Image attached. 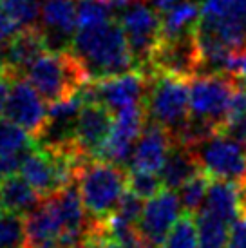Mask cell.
Here are the masks:
<instances>
[{
    "label": "cell",
    "mask_w": 246,
    "mask_h": 248,
    "mask_svg": "<svg viewBox=\"0 0 246 248\" xmlns=\"http://www.w3.org/2000/svg\"><path fill=\"white\" fill-rule=\"evenodd\" d=\"M147 125V110L145 104L127 107L114 114L112 129L102 151L98 152L96 159H105L116 165L127 167L134 151L139 134Z\"/></svg>",
    "instance_id": "30bf717a"
},
{
    "label": "cell",
    "mask_w": 246,
    "mask_h": 248,
    "mask_svg": "<svg viewBox=\"0 0 246 248\" xmlns=\"http://www.w3.org/2000/svg\"><path fill=\"white\" fill-rule=\"evenodd\" d=\"M114 116L105 105L83 102L76 124V149L83 158L94 159L112 129Z\"/></svg>",
    "instance_id": "5bb4252c"
},
{
    "label": "cell",
    "mask_w": 246,
    "mask_h": 248,
    "mask_svg": "<svg viewBox=\"0 0 246 248\" xmlns=\"http://www.w3.org/2000/svg\"><path fill=\"white\" fill-rule=\"evenodd\" d=\"M239 83L230 75H196L188 80L190 118L219 132Z\"/></svg>",
    "instance_id": "5b68a950"
},
{
    "label": "cell",
    "mask_w": 246,
    "mask_h": 248,
    "mask_svg": "<svg viewBox=\"0 0 246 248\" xmlns=\"http://www.w3.org/2000/svg\"><path fill=\"white\" fill-rule=\"evenodd\" d=\"M181 201L176 190L163 188L143 205L141 217L138 221V232L143 245L161 247L169 232L181 216Z\"/></svg>",
    "instance_id": "8fae6325"
},
{
    "label": "cell",
    "mask_w": 246,
    "mask_h": 248,
    "mask_svg": "<svg viewBox=\"0 0 246 248\" xmlns=\"http://www.w3.org/2000/svg\"><path fill=\"white\" fill-rule=\"evenodd\" d=\"M149 2V6L156 11L157 15H163L167 11H170L174 6H178L179 2H183V0H147Z\"/></svg>",
    "instance_id": "d590c367"
},
{
    "label": "cell",
    "mask_w": 246,
    "mask_h": 248,
    "mask_svg": "<svg viewBox=\"0 0 246 248\" xmlns=\"http://www.w3.org/2000/svg\"><path fill=\"white\" fill-rule=\"evenodd\" d=\"M237 196H239V214L246 216V176L237 181Z\"/></svg>",
    "instance_id": "8d00e7d4"
},
{
    "label": "cell",
    "mask_w": 246,
    "mask_h": 248,
    "mask_svg": "<svg viewBox=\"0 0 246 248\" xmlns=\"http://www.w3.org/2000/svg\"><path fill=\"white\" fill-rule=\"evenodd\" d=\"M0 6L20 28L36 26L40 20L42 0H0Z\"/></svg>",
    "instance_id": "4316f807"
},
{
    "label": "cell",
    "mask_w": 246,
    "mask_h": 248,
    "mask_svg": "<svg viewBox=\"0 0 246 248\" xmlns=\"http://www.w3.org/2000/svg\"><path fill=\"white\" fill-rule=\"evenodd\" d=\"M114 7L107 0H76V22L78 29L98 26L114 18Z\"/></svg>",
    "instance_id": "cb8c5ba5"
},
{
    "label": "cell",
    "mask_w": 246,
    "mask_h": 248,
    "mask_svg": "<svg viewBox=\"0 0 246 248\" xmlns=\"http://www.w3.org/2000/svg\"><path fill=\"white\" fill-rule=\"evenodd\" d=\"M76 183L91 217L107 219L129 190V169L105 159H87L76 172Z\"/></svg>",
    "instance_id": "7a4b0ae2"
},
{
    "label": "cell",
    "mask_w": 246,
    "mask_h": 248,
    "mask_svg": "<svg viewBox=\"0 0 246 248\" xmlns=\"http://www.w3.org/2000/svg\"><path fill=\"white\" fill-rule=\"evenodd\" d=\"M98 248H125L122 245V243H118L116 239H110V237H107V239H103L102 243H100V247Z\"/></svg>",
    "instance_id": "74e56055"
},
{
    "label": "cell",
    "mask_w": 246,
    "mask_h": 248,
    "mask_svg": "<svg viewBox=\"0 0 246 248\" xmlns=\"http://www.w3.org/2000/svg\"><path fill=\"white\" fill-rule=\"evenodd\" d=\"M141 212H143V200L139 196H136L134 192L127 190L125 196L122 198V201H120V207L116 208V212L112 214V216H116L118 219L125 221L129 225L138 227V221L141 217Z\"/></svg>",
    "instance_id": "f1b7e54d"
},
{
    "label": "cell",
    "mask_w": 246,
    "mask_h": 248,
    "mask_svg": "<svg viewBox=\"0 0 246 248\" xmlns=\"http://www.w3.org/2000/svg\"><path fill=\"white\" fill-rule=\"evenodd\" d=\"M6 71V62H4V49H0V75Z\"/></svg>",
    "instance_id": "f35d334b"
},
{
    "label": "cell",
    "mask_w": 246,
    "mask_h": 248,
    "mask_svg": "<svg viewBox=\"0 0 246 248\" xmlns=\"http://www.w3.org/2000/svg\"><path fill=\"white\" fill-rule=\"evenodd\" d=\"M163 181L156 172L145 170H129V190L139 196L141 200H151L163 190Z\"/></svg>",
    "instance_id": "83f0119b"
},
{
    "label": "cell",
    "mask_w": 246,
    "mask_h": 248,
    "mask_svg": "<svg viewBox=\"0 0 246 248\" xmlns=\"http://www.w3.org/2000/svg\"><path fill=\"white\" fill-rule=\"evenodd\" d=\"M0 200L7 212L26 216L40 205L42 198L22 176H9L0 183Z\"/></svg>",
    "instance_id": "d6986e66"
},
{
    "label": "cell",
    "mask_w": 246,
    "mask_h": 248,
    "mask_svg": "<svg viewBox=\"0 0 246 248\" xmlns=\"http://www.w3.org/2000/svg\"><path fill=\"white\" fill-rule=\"evenodd\" d=\"M228 75L235 78V82L246 87V47L235 51L230 60V69Z\"/></svg>",
    "instance_id": "1f68e13d"
},
{
    "label": "cell",
    "mask_w": 246,
    "mask_h": 248,
    "mask_svg": "<svg viewBox=\"0 0 246 248\" xmlns=\"http://www.w3.org/2000/svg\"><path fill=\"white\" fill-rule=\"evenodd\" d=\"M6 118L20 125L22 129L36 138L47 120L46 100L29 83L28 78L16 76L11 82V91L6 105Z\"/></svg>",
    "instance_id": "4fadbf2b"
},
{
    "label": "cell",
    "mask_w": 246,
    "mask_h": 248,
    "mask_svg": "<svg viewBox=\"0 0 246 248\" xmlns=\"http://www.w3.org/2000/svg\"><path fill=\"white\" fill-rule=\"evenodd\" d=\"M11 82H13V76H9L7 73L0 75V118H2V114H6V105L7 98H9V91H11Z\"/></svg>",
    "instance_id": "e575fe53"
},
{
    "label": "cell",
    "mask_w": 246,
    "mask_h": 248,
    "mask_svg": "<svg viewBox=\"0 0 246 248\" xmlns=\"http://www.w3.org/2000/svg\"><path fill=\"white\" fill-rule=\"evenodd\" d=\"M228 248H246V216H241L230 228Z\"/></svg>",
    "instance_id": "836d02e7"
},
{
    "label": "cell",
    "mask_w": 246,
    "mask_h": 248,
    "mask_svg": "<svg viewBox=\"0 0 246 248\" xmlns=\"http://www.w3.org/2000/svg\"><path fill=\"white\" fill-rule=\"evenodd\" d=\"M24 154H0V183L9 176H13L16 170H20Z\"/></svg>",
    "instance_id": "d6a6232c"
},
{
    "label": "cell",
    "mask_w": 246,
    "mask_h": 248,
    "mask_svg": "<svg viewBox=\"0 0 246 248\" xmlns=\"http://www.w3.org/2000/svg\"><path fill=\"white\" fill-rule=\"evenodd\" d=\"M208 185H210V176L205 170H199L196 176H192L181 188H179V201L183 212L198 214L205 207L206 194H208Z\"/></svg>",
    "instance_id": "603a6c76"
},
{
    "label": "cell",
    "mask_w": 246,
    "mask_h": 248,
    "mask_svg": "<svg viewBox=\"0 0 246 248\" xmlns=\"http://www.w3.org/2000/svg\"><path fill=\"white\" fill-rule=\"evenodd\" d=\"M194 217L198 225L199 248H228L230 225L225 219L206 208H201L198 214H194Z\"/></svg>",
    "instance_id": "44dd1931"
},
{
    "label": "cell",
    "mask_w": 246,
    "mask_h": 248,
    "mask_svg": "<svg viewBox=\"0 0 246 248\" xmlns=\"http://www.w3.org/2000/svg\"><path fill=\"white\" fill-rule=\"evenodd\" d=\"M2 208H4V205H2V200H0V214H2Z\"/></svg>",
    "instance_id": "60d3db41"
},
{
    "label": "cell",
    "mask_w": 246,
    "mask_h": 248,
    "mask_svg": "<svg viewBox=\"0 0 246 248\" xmlns=\"http://www.w3.org/2000/svg\"><path fill=\"white\" fill-rule=\"evenodd\" d=\"M20 29H22L20 26H18V24L2 9V6H0V49L6 47Z\"/></svg>",
    "instance_id": "f546056e"
},
{
    "label": "cell",
    "mask_w": 246,
    "mask_h": 248,
    "mask_svg": "<svg viewBox=\"0 0 246 248\" xmlns=\"http://www.w3.org/2000/svg\"><path fill=\"white\" fill-rule=\"evenodd\" d=\"M143 104L147 120L159 124L176 138L190 118L188 80L151 71Z\"/></svg>",
    "instance_id": "277c9868"
},
{
    "label": "cell",
    "mask_w": 246,
    "mask_h": 248,
    "mask_svg": "<svg viewBox=\"0 0 246 248\" xmlns=\"http://www.w3.org/2000/svg\"><path fill=\"white\" fill-rule=\"evenodd\" d=\"M139 248H159V247H152V245H141Z\"/></svg>",
    "instance_id": "ab89813d"
},
{
    "label": "cell",
    "mask_w": 246,
    "mask_h": 248,
    "mask_svg": "<svg viewBox=\"0 0 246 248\" xmlns=\"http://www.w3.org/2000/svg\"><path fill=\"white\" fill-rule=\"evenodd\" d=\"M34 147V138L20 125L0 118V154H24Z\"/></svg>",
    "instance_id": "7402d4cb"
},
{
    "label": "cell",
    "mask_w": 246,
    "mask_h": 248,
    "mask_svg": "<svg viewBox=\"0 0 246 248\" xmlns=\"http://www.w3.org/2000/svg\"><path fill=\"white\" fill-rule=\"evenodd\" d=\"M201 170L210 178L239 181L246 176V145L235 141L223 132H215L210 138L192 147Z\"/></svg>",
    "instance_id": "ba28073f"
},
{
    "label": "cell",
    "mask_w": 246,
    "mask_h": 248,
    "mask_svg": "<svg viewBox=\"0 0 246 248\" xmlns=\"http://www.w3.org/2000/svg\"><path fill=\"white\" fill-rule=\"evenodd\" d=\"M199 170H201V167H199L198 158L192 151V147L174 141L170 152H169V156H167L163 167L159 170V178L163 181L165 188L179 190Z\"/></svg>",
    "instance_id": "e0dca14e"
},
{
    "label": "cell",
    "mask_w": 246,
    "mask_h": 248,
    "mask_svg": "<svg viewBox=\"0 0 246 248\" xmlns=\"http://www.w3.org/2000/svg\"><path fill=\"white\" fill-rule=\"evenodd\" d=\"M71 51L82 62L92 82L138 69L122 24L114 18L76 29Z\"/></svg>",
    "instance_id": "6da1fadb"
},
{
    "label": "cell",
    "mask_w": 246,
    "mask_h": 248,
    "mask_svg": "<svg viewBox=\"0 0 246 248\" xmlns=\"http://www.w3.org/2000/svg\"><path fill=\"white\" fill-rule=\"evenodd\" d=\"M203 208L219 216L228 225H233L241 217L237 183L214 178V181H210V185H208V194H206V201Z\"/></svg>",
    "instance_id": "ac0fdd59"
},
{
    "label": "cell",
    "mask_w": 246,
    "mask_h": 248,
    "mask_svg": "<svg viewBox=\"0 0 246 248\" xmlns=\"http://www.w3.org/2000/svg\"><path fill=\"white\" fill-rule=\"evenodd\" d=\"M219 132H223L226 136L233 138L235 141L246 145V114L233 118V120H228V122L221 127Z\"/></svg>",
    "instance_id": "4dcf8cb0"
},
{
    "label": "cell",
    "mask_w": 246,
    "mask_h": 248,
    "mask_svg": "<svg viewBox=\"0 0 246 248\" xmlns=\"http://www.w3.org/2000/svg\"><path fill=\"white\" fill-rule=\"evenodd\" d=\"M40 28L47 51H71L78 29L76 0H42Z\"/></svg>",
    "instance_id": "7c38bea8"
},
{
    "label": "cell",
    "mask_w": 246,
    "mask_h": 248,
    "mask_svg": "<svg viewBox=\"0 0 246 248\" xmlns=\"http://www.w3.org/2000/svg\"><path fill=\"white\" fill-rule=\"evenodd\" d=\"M149 73L151 71L134 69L123 75L96 80L94 83L89 82L85 87H82L80 94L83 102L102 104L112 114H116L127 107L143 104L149 85Z\"/></svg>",
    "instance_id": "52a82bcc"
},
{
    "label": "cell",
    "mask_w": 246,
    "mask_h": 248,
    "mask_svg": "<svg viewBox=\"0 0 246 248\" xmlns=\"http://www.w3.org/2000/svg\"><path fill=\"white\" fill-rule=\"evenodd\" d=\"M165 248H199V235L196 217L190 212H183L176 225L169 232L163 243Z\"/></svg>",
    "instance_id": "d4e9b609"
},
{
    "label": "cell",
    "mask_w": 246,
    "mask_h": 248,
    "mask_svg": "<svg viewBox=\"0 0 246 248\" xmlns=\"http://www.w3.org/2000/svg\"><path fill=\"white\" fill-rule=\"evenodd\" d=\"M161 16V38H172L192 31L201 18V6L192 0H183Z\"/></svg>",
    "instance_id": "ffe728a7"
},
{
    "label": "cell",
    "mask_w": 246,
    "mask_h": 248,
    "mask_svg": "<svg viewBox=\"0 0 246 248\" xmlns=\"http://www.w3.org/2000/svg\"><path fill=\"white\" fill-rule=\"evenodd\" d=\"M172 145H174V138L170 132L159 124L147 120V125L143 132L139 134L130 156V169L159 174Z\"/></svg>",
    "instance_id": "9a60e30c"
},
{
    "label": "cell",
    "mask_w": 246,
    "mask_h": 248,
    "mask_svg": "<svg viewBox=\"0 0 246 248\" xmlns=\"http://www.w3.org/2000/svg\"><path fill=\"white\" fill-rule=\"evenodd\" d=\"M120 24L139 71H151V56L161 38V16L143 0L130 2L122 11Z\"/></svg>",
    "instance_id": "8992f818"
},
{
    "label": "cell",
    "mask_w": 246,
    "mask_h": 248,
    "mask_svg": "<svg viewBox=\"0 0 246 248\" xmlns=\"http://www.w3.org/2000/svg\"><path fill=\"white\" fill-rule=\"evenodd\" d=\"M129 2H136V0H129Z\"/></svg>",
    "instance_id": "b9f144b4"
},
{
    "label": "cell",
    "mask_w": 246,
    "mask_h": 248,
    "mask_svg": "<svg viewBox=\"0 0 246 248\" xmlns=\"http://www.w3.org/2000/svg\"><path fill=\"white\" fill-rule=\"evenodd\" d=\"M0 248H26V217L22 214H0Z\"/></svg>",
    "instance_id": "484cf974"
},
{
    "label": "cell",
    "mask_w": 246,
    "mask_h": 248,
    "mask_svg": "<svg viewBox=\"0 0 246 248\" xmlns=\"http://www.w3.org/2000/svg\"><path fill=\"white\" fill-rule=\"evenodd\" d=\"M194 29L172 38H159L151 56V71L178 76L183 80H190L192 76L199 75L203 55Z\"/></svg>",
    "instance_id": "9c48e42d"
},
{
    "label": "cell",
    "mask_w": 246,
    "mask_h": 248,
    "mask_svg": "<svg viewBox=\"0 0 246 248\" xmlns=\"http://www.w3.org/2000/svg\"><path fill=\"white\" fill-rule=\"evenodd\" d=\"M26 78L47 104L75 96L91 82L85 67L73 51H46L28 67Z\"/></svg>",
    "instance_id": "3957f363"
},
{
    "label": "cell",
    "mask_w": 246,
    "mask_h": 248,
    "mask_svg": "<svg viewBox=\"0 0 246 248\" xmlns=\"http://www.w3.org/2000/svg\"><path fill=\"white\" fill-rule=\"evenodd\" d=\"M46 51H47V46L38 26L22 28L13 36V40L4 47V62H6L4 73L13 78L26 75L29 65Z\"/></svg>",
    "instance_id": "2e32d148"
}]
</instances>
